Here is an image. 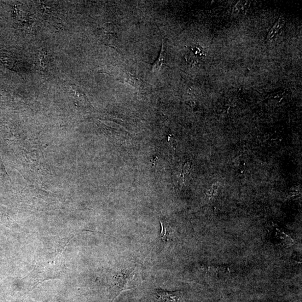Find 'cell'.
Here are the masks:
<instances>
[{
  "label": "cell",
  "instance_id": "5b68a950",
  "mask_svg": "<svg viewBox=\"0 0 302 302\" xmlns=\"http://www.w3.org/2000/svg\"><path fill=\"white\" fill-rule=\"evenodd\" d=\"M284 24H285V20H284L283 17L281 16L271 28L268 35V39L271 40L274 38L276 35L280 32Z\"/></svg>",
  "mask_w": 302,
  "mask_h": 302
},
{
  "label": "cell",
  "instance_id": "277c9868",
  "mask_svg": "<svg viewBox=\"0 0 302 302\" xmlns=\"http://www.w3.org/2000/svg\"><path fill=\"white\" fill-rule=\"evenodd\" d=\"M166 51L163 44H162L161 49L158 59L153 64L152 72H159L162 66L165 64Z\"/></svg>",
  "mask_w": 302,
  "mask_h": 302
},
{
  "label": "cell",
  "instance_id": "52a82bcc",
  "mask_svg": "<svg viewBox=\"0 0 302 302\" xmlns=\"http://www.w3.org/2000/svg\"><path fill=\"white\" fill-rule=\"evenodd\" d=\"M38 57L40 66L44 69L47 68L49 64V59L46 51L42 49L40 52Z\"/></svg>",
  "mask_w": 302,
  "mask_h": 302
},
{
  "label": "cell",
  "instance_id": "3957f363",
  "mask_svg": "<svg viewBox=\"0 0 302 302\" xmlns=\"http://www.w3.org/2000/svg\"><path fill=\"white\" fill-rule=\"evenodd\" d=\"M71 92L74 99L77 100L83 106H87L88 104V100L84 93L81 91L78 86L73 85L71 86Z\"/></svg>",
  "mask_w": 302,
  "mask_h": 302
},
{
  "label": "cell",
  "instance_id": "9c48e42d",
  "mask_svg": "<svg viewBox=\"0 0 302 302\" xmlns=\"http://www.w3.org/2000/svg\"><path fill=\"white\" fill-rule=\"evenodd\" d=\"M160 223L162 228L161 232L160 235V238L164 242H167L168 241V240H169V231H168L166 226L164 224V223L162 222L161 220H160Z\"/></svg>",
  "mask_w": 302,
  "mask_h": 302
},
{
  "label": "cell",
  "instance_id": "ba28073f",
  "mask_svg": "<svg viewBox=\"0 0 302 302\" xmlns=\"http://www.w3.org/2000/svg\"><path fill=\"white\" fill-rule=\"evenodd\" d=\"M124 79L125 82L129 83L133 86L136 87L138 85V80L134 75L130 73H125L124 74Z\"/></svg>",
  "mask_w": 302,
  "mask_h": 302
},
{
  "label": "cell",
  "instance_id": "7a4b0ae2",
  "mask_svg": "<svg viewBox=\"0 0 302 302\" xmlns=\"http://www.w3.org/2000/svg\"><path fill=\"white\" fill-rule=\"evenodd\" d=\"M182 295L180 291L170 292L158 290L155 294V297L161 302H180Z\"/></svg>",
  "mask_w": 302,
  "mask_h": 302
},
{
  "label": "cell",
  "instance_id": "8992f818",
  "mask_svg": "<svg viewBox=\"0 0 302 302\" xmlns=\"http://www.w3.org/2000/svg\"><path fill=\"white\" fill-rule=\"evenodd\" d=\"M249 7V3L247 2H239L235 6L233 9L234 14H243L246 12Z\"/></svg>",
  "mask_w": 302,
  "mask_h": 302
},
{
  "label": "cell",
  "instance_id": "6da1fadb",
  "mask_svg": "<svg viewBox=\"0 0 302 302\" xmlns=\"http://www.w3.org/2000/svg\"><path fill=\"white\" fill-rule=\"evenodd\" d=\"M101 41L106 45L116 48L117 46V36L115 28L111 23H106L100 31Z\"/></svg>",
  "mask_w": 302,
  "mask_h": 302
}]
</instances>
